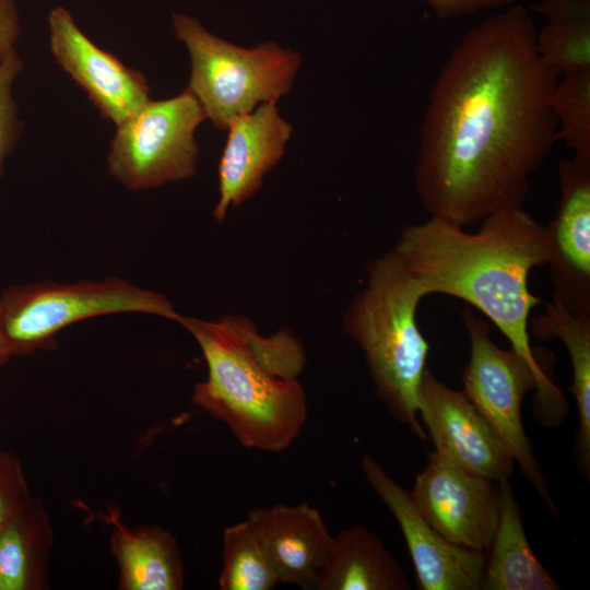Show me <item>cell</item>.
<instances>
[{"label":"cell","instance_id":"1","mask_svg":"<svg viewBox=\"0 0 590 590\" xmlns=\"http://www.w3.org/2000/svg\"><path fill=\"white\" fill-rule=\"evenodd\" d=\"M530 11L515 2L468 28L428 92L415 190L429 217L459 227L522 206L553 151L559 72L536 51Z\"/></svg>","mask_w":590,"mask_h":590},{"label":"cell","instance_id":"2","mask_svg":"<svg viewBox=\"0 0 590 590\" xmlns=\"http://www.w3.org/2000/svg\"><path fill=\"white\" fill-rule=\"evenodd\" d=\"M394 251L426 296L457 297L483 312L511 349L546 373L530 344L529 316L541 299L529 291V273L547 261L546 225L522 206L497 211L475 233L440 219L406 226Z\"/></svg>","mask_w":590,"mask_h":590},{"label":"cell","instance_id":"9","mask_svg":"<svg viewBox=\"0 0 590 590\" xmlns=\"http://www.w3.org/2000/svg\"><path fill=\"white\" fill-rule=\"evenodd\" d=\"M410 492L423 517L446 540L475 551L489 550L500 507L494 481L432 452Z\"/></svg>","mask_w":590,"mask_h":590},{"label":"cell","instance_id":"7","mask_svg":"<svg viewBox=\"0 0 590 590\" xmlns=\"http://www.w3.org/2000/svg\"><path fill=\"white\" fill-rule=\"evenodd\" d=\"M126 312L172 321L179 315L166 295L118 276L14 284L0 293L2 327L14 356L56 349L57 334L76 322Z\"/></svg>","mask_w":590,"mask_h":590},{"label":"cell","instance_id":"21","mask_svg":"<svg viewBox=\"0 0 590 590\" xmlns=\"http://www.w3.org/2000/svg\"><path fill=\"white\" fill-rule=\"evenodd\" d=\"M529 8L545 19L535 45L547 66L559 74L590 68V0H535Z\"/></svg>","mask_w":590,"mask_h":590},{"label":"cell","instance_id":"5","mask_svg":"<svg viewBox=\"0 0 590 590\" xmlns=\"http://www.w3.org/2000/svg\"><path fill=\"white\" fill-rule=\"evenodd\" d=\"M461 317L470 342L462 391L496 433L550 512L557 516L546 480L524 432L521 406L524 397L535 390L536 416L545 425H558L567 413L565 397L548 374L535 369L512 349L497 346L488 324L469 307L461 311Z\"/></svg>","mask_w":590,"mask_h":590},{"label":"cell","instance_id":"24","mask_svg":"<svg viewBox=\"0 0 590 590\" xmlns=\"http://www.w3.org/2000/svg\"><path fill=\"white\" fill-rule=\"evenodd\" d=\"M23 69V62L13 49L0 66V175L22 130L19 108L13 97V85Z\"/></svg>","mask_w":590,"mask_h":590},{"label":"cell","instance_id":"23","mask_svg":"<svg viewBox=\"0 0 590 590\" xmlns=\"http://www.w3.org/2000/svg\"><path fill=\"white\" fill-rule=\"evenodd\" d=\"M556 139L574 156L590 160V68L559 74L551 96Z\"/></svg>","mask_w":590,"mask_h":590},{"label":"cell","instance_id":"25","mask_svg":"<svg viewBox=\"0 0 590 590\" xmlns=\"http://www.w3.org/2000/svg\"><path fill=\"white\" fill-rule=\"evenodd\" d=\"M32 496L21 459L13 452L0 451V529Z\"/></svg>","mask_w":590,"mask_h":590},{"label":"cell","instance_id":"28","mask_svg":"<svg viewBox=\"0 0 590 590\" xmlns=\"http://www.w3.org/2000/svg\"><path fill=\"white\" fill-rule=\"evenodd\" d=\"M12 357H14V353L4 333L0 315V367L4 366Z\"/></svg>","mask_w":590,"mask_h":590},{"label":"cell","instance_id":"19","mask_svg":"<svg viewBox=\"0 0 590 590\" xmlns=\"http://www.w3.org/2000/svg\"><path fill=\"white\" fill-rule=\"evenodd\" d=\"M54 531L43 502L28 503L0 529V590H46Z\"/></svg>","mask_w":590,"mask_h":590},{"label":"cell","instance_id":"11","mask_svg":"<svg viewBox=\"0 0 590 590\" xmlns=\"http://www.w3.org/2000/svg\"><path fill=\"white\" fill-rule=\"evenodd\" d=\"M417 414L438 455L494 482L512 475L515 461L486 420L463 391L427 368L418 387Z\"/></svg>","mask_w":590,"mask_h":590},{"label":"cell","instance_id":"18","mask_svg":"<svg viewBox=\"0 0 590 590\" xmlns=\"http://www.w3.org/2000/svg\"><path fill=\"white\" fill-rule=\"evenodd\" d=\"M500 496L497 529L486 559L482 590H558L527 539L509 479L497 482Z\"/></svg>","mask_w":590,"mask_h":590},{"label":"cell","instance_id":"13","mask_svg":"<svg viewBox=\"0 0 590 590\" xmlns=\"http://www.w3.org/2000/svg\"><path fill=\"white\" fill-rule=\"evenodd\" d=\"M559 201L546 225L552 299L575 315H590V160L563 158Z\"/></svg>","mask_w":590,"mask_h":590},{"label":"cell","instance_id":"14","mask_svg":"<svg viewBox=\"0 0 590 590\" xmlns=\"http://www.w3.org/2000/svg\"><path fill=\"white\" fill-rule=\"evenodd\" d=\"M219 167V200L213 209L221 224L229 208H237L262 187L264 176L285 153L293 131L276 102L260 104L231 120Z\"/></svg>","mask_w":590,"mask_h":590},{"label":"cell","instance_id":"3","mask_svg":"<svg viewBox=\"0 0 590 590\" xmlns=\"http://www.w3.org/2000/svg\"><path fill=\"white\" fill-rule=\"evenodd\" d=\"M175 322L192 335L208 367L192 403L224 423L246 448H290L308 412L298 380L306 354L295 334L283 329L264 337L250 319L233 314L217 320L179 314Z\"/></svg>","mask_w":590,"mask_h":590},{"label":"cell","instance_id":"8","mask_svg":"<svg viewBox=\"0 0 590 590\" xmlns=\"http://www.w3.org/2000/svg\"><path fill=\"white\" fill-rule=\"evenodd\" d=\"M204 120L201 105L187 88L167 99H150L116 127L108 174L130 191L191 178L200 155L194 133Z\"/></svg>","mask_w":590,"mask_h":590},{"label":"cell","instance_id":"26","mask_svg":"<svg viewBox=\"0 0 590 590\" xmlns=\"http://www.w3.org/2000/svg\"><path fill=\"white\" fill-rule=\"evenodd\" d=\"M441 20L474 14L482 10L502 9L517 0H421Z\"/></svg>","mask_w":590,"mask_h":590},{"label":"cell","instance_id":"27","mask_svg":"<svg viewBox=\"0 0 590 590\" xmlns=\"http://www.w3.org/2000/svg\"><path fill=\"white\" fill-rule=\"evenodd\" d=\"M21 35V20L16 0H0V66L15 49Z\"/></svg>","mask_w":590,"mask_h":590},{"label":"cell","instance_id":"22","mask_svg":"<svg viewBox=\"0 0 590 590\" xmlns=\"http://www.w3.org/2000/svg\"><path fill=\"white\" fill-rule=\"evenodd\" d=\"M222 590H271L279 582L262 542L247 520L226 527L222 535Z\"/></svg>","mask_w":590,"mask_h":590},{"label":"cell","instance_id":"17","mask_svg":"<svg viewBox=\"0 0 590 590\" xmlns=\"http://www.w3.org/2000/svg\"><path fill=\"white\" fill-rule=\"evenodd\" d=\"M109 546L118 567L120 590H180L185 586L181 552L170 532L160 526L130 528L116 510Z\"/></svg>","mask_w":590,"mask_h":590},{"label":"cell","instance_id":"4","mask_svg":"<svg viewBox=\"0 0 590 590\" xmlns=\"http://www.w3.org/2000/svg\"><path fill=\"white\" fill-rule=\"evenodd\" d=\"M426 293L394 249L370 260L366 284L347 304L343 329L363 351L376 398L422 440L418 387L429 345L416 323Z\"/></svg>","mask_w":590,"mask_h":590},{"label":"cell","instance_id":"20","mask_svg":"<svg viewBox=\"0 0 590 590\" xmlns=\"http://www.w3.org/2000/svg\"><path fill=\"white\" fill-rule=\"evenodd\" d=\"M529 333L535 339H558L566 347L573 371L568 391L578 411L576 456L586 481L590 475V315H575L552 299L544 312L529 319Z\"/></svg>","mask_w":590,"mask_h":590},{"label":"cell","instance_id":"10","mask_svg":"<svg viewBox=\"0 0 590 590\" xmlns=\"http://www.w3.org/2000/svg\"><path fill=\"white\" fill-rule=\"evenodd\" d=\"M371 489L397 520L421 590H480L486 553L446 540L421 514L410 491L400 486L371 456L362 459Z\"/></svg>","mask_w":590,"mask_h":590},{"label":"cell","instance_id":"15","mask_svg":"<svg viewBox=\"0 0 590 590\" xmlns=\"http://www.w3.org/2000/svg\"><path fill=\"white\" fill-rule=\"evenodd\" d=\"M275 569L279 582L312 588L332 534L307 503L278 504L251 510L246 519Z\"/></svg>","mask_w":590,"mask_h":590},{"label":"cell","instance_id":"12","mask_svg":"<svg viewBox=\"0 0 590 590\" xmlns=\"http://www.w3.org/2000/svg\"><path fill=\"white\" fill-rule=\"evenodd\" d=\"M47 22L55 60L103 118L117 127L151 99L145 75L94 44L66 7H54Z\"/></svg>","mask_w":590,"mask_h":590},{"label":"cell","instance_id":"16","mask_svg":"<svg viewBox=\"0 0 590 590\" xmlns=\"http://www.w3.org/2000/svg\"><path fill=\"white\" fill-rule=\"evenodd\" d=\"M405 573L384 542L357 524L332 534L315 578L317 590H409Z\"/></svg>","mask_w":590,"mask_h":590},{"label":"cell","instance_id":"6","mask_svg":"<svg viewBox=\"0 0 590 590\" xmlns=\"http://www.w3.org/2000/svg\"><path fill=\"white\" fill-rule=\"evenodd\" d=\"M176 38L189 54L187 90L206 119L226 130L235 117L286 95L302 66V56L273 42L240 47L209 32L194 16L172 14Z\"/></svg>","mask_w":590,"mask_h":590}]
</instances>
